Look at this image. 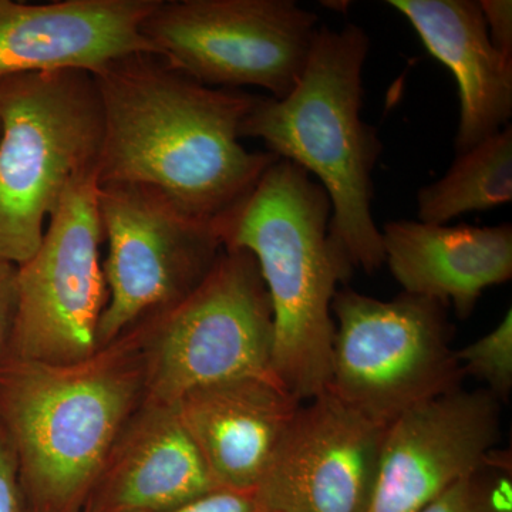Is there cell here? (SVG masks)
<instances>
[{"label": "cell", "instance_id": "obj_22", "mask_svg": "<svg viewBox=\"0 0 512 512\" xmlns=\"http://www.w3.org/2000/svg\"><path fill=\"white\" fill-rule=\"evenodd\" d=\"M16 313V265L0 261V370L8 362Z\"/></svg>", "mask_w": 512, "mask_h": 512}, {"label": "cell", "instance_id": "obj_20", "mask_svg": "<svg viewBox=\"0 0 512 512\" xmlns=\"http://www.w3.org/2000/svg\"><path fill=\"white\" fill-rule=\"evenodd\" d=\"M456 359L464 376L476 377L498 402H507L512 390L511 308L491 332L456 350Z\"/></svg>", "mask_w": 512, "mask_h": 512}, {"label": "cell", "instance_id": "obj_23", "mask_svg": "<svg viewBox=\"0 0 512 512\" xmlns=\"http://www.w3.org/2000/svg\"><path fill=\"white\" fill-rule=\"evenodd\" d=\"M488 35L495 49L512 59V2L511 0H481Z\"/></svg>", "mask_w": 512, "mask_h": 512}, {"label": "cell", "instance_id": "obj_17", "mask_svg": "<svg viewBox=\"0 0 512 512\" xmlns=\"http://www.w3.org/2000/svg\"><path fill=\"white\" fill-rule=\"evenodd\" d=\"M458 84L457 154L510 126L512 59L491 43L476 0H389Z\"/></svg>", "mask_w": 512, "mask_h": 512}, {"label": "cell", "instance_id": "obj_6", "mask_svg": "<svg viewBox=\"0 0 512 512\" xmlns=\"http://www.w3.org/2000/svg\"><path fill=\"white\" fill-rule=\"evenodd\" d=\"M332 316L326 390L373 423L387 427L463 384L440 303L404 292L380 301L343 288L333 298Z\"/></svg>", "mask_w": 512, "mask_h": 512}, {"label": "cell", "instance_id": "obj_9", "mask_svg": "<svg viewBox=\"0 0 512 512\" xmlns=\"http://www.w3.org/2000/svg\"><path fill=\"white\" fill-rule=\"evenodd\" d=\"M97 208L109 292L97 330L100 349L194 291L224 245L214 225L146 185L97 184Z\"/></svg>", "mask_w": 512, "mask_h": 512}, {"label": "cell", "instance_id": "obj_7", "mask_svg": "<svg viewBox=\"0 0 512 512\" xmlns=\"http://www.w3.org/2000/svg\"><path fill=\"white\" fill-rule=\"evenodd\" d=\"M141 322L146 332V399L175 404L207 384L275 377L271 301L258 264L245 249H222L194 291Z\"/></svg>", "mask_w": 512, "mask_h": 512}, {"label": "cell", "instance_id": "obj_10", "mask_svg": "<svg viewBox=\"0 0 512 512\" xmlns=\"http://www.w3.org/2000/svg\"><path fill=\"white\" fill-rule=\"evenodd\" d=\"M97 184L92 170L70 185L37 251L16 266L9 357L64 365L99 350L97 330L109 292L100 255Z\"/></svg>", "mask_w": 512, "mask_h": 512}, {"label": "cell", "instance_id": "obj_25", "mask_svg": "<svg viewBox=\"0 0 512 512\" xmlns=\"http://www.w3.org/2000/svg\"><path fill=\"white\" fill-rule=\"evenodd\" d=\"M25 512H28V511L25 510Z\"/></svg>", "mask_w": 512, "mask_h": 512}, {"label": "cell", "instance_id": "obj_12", "mask_svg": "<svg viewBox=\"0 0 512 512\" xmlns=\"http://www.w3.org/2000/svg\"><path fill=\"white\" fill-rule=\"evenodd\" d=\"M500 402L463 387L407 410L386 427L367 512H420L497 450Z\"/></svg>", "mask_w": 512, "mask_h": 512}, {"label": "cell", "instance_id": "obj_11", "mask_svg": "<svg viewBox=\"0 0 512 512\" xmlns=\"http://www.w3.org/2000/svg\"><path fill=\"white\" fill-rule=\"evenodd\" d=\"M384 433L325 390L296 410L252 493L268 512H367Z\"/></svg>", "mask_w": 512, "mask_h": 512}, {"label": "cell", "instance_id": "obj_21", "mask_svg": "<svg viewBox=\"0 0 512 512\" xmlns=\"http://www.w3.org/2000/svg\"><path fill=\"white\" fill-rule=\"evenodd\" d=\"M158 512H268L248 491L215 490L200 498Z\"/></svg>", "mask_w": 512, "mask_h": 512}, {"label": "cell", "instance_id": "obj_1", "mask_svg": "<svg viewBox=\"0 0 512 512\" xmlns=\"http://www.w3.org/2000/svg\"><path fill=\"white\" fill-rule=\"evenodd\" d=\"M93 77L103 110L99 184L154 188L218 231L279 160L242 146L255 94L205 86L154 55Z\"/></svg>", "mask_w": 512, "mask_h": 512}, {"label": "cell", "instance_id": "obj_14", "mask_svg": "<svg viewBox=\"0 0 512 512\" xmlns=\"http://www.w3.org/2000/svg\"><path fill=\"white\" fill-rule=\"evenodd\" d=\"M301 403L275 377L247 376L197 387L174 406L218 487L252 493Z\"/></svg>", "mask_w": 512, "mask_h": 512}, {"label": "cell", "instance_id": "obj_16", "mask_svg": "<svg viewBox=\"0 0 512 512\" xmlns=\"http://www.w3.org/2000/svg\"><path fill=\"white\" fill-rule=\"evenodd\" d=\"M384 264L404 293L453 306L466 319L490 286L512 278V225L497 227L389 221L382 229Z\"/></svg>", "mask_w": 512, "mask_h": 512}, {"label": "cell", "instance_id": "obj_13", "mask_svg": "<svg viewBox=\"0 0 512 512\" xmlns=\"http://www.w3.org/2000/svg\"><path fill=\"white\" fill-rule=\"evenodd\" d=\"M158 0H0V79L79 70L96 74L134 55L157 56L141 25Z\"/></svg>", "mask_w": 512, "mask_h": 512}, {"label": "cell", "instance_id": "obj_24", "mask_svg": "<svg viewBox=\"0 0 512 512\" xmlns=\"http://www.w3.org/2000/svg\"><path fill=\"white\" fill-rule=\"evenodd\" d=\"M0 512H25L18 468L2 434H0Z\"/></svg>", "mask_w": 512, "mask_h": 512}, {"label": "cell", "instance_id": "obj_4", "mask_svg": "<svg viewBox=\"0 0 512 512\" xmlns=\"http://www.w3.org/2000/svg\"><path fill=\"white\" fill-rule=\"evenodd\" d=\"M328 192L308 171L278 161L222 222V245L254 256L274 315L272 372L299 402L328 389L332 302L353 266L329 235Z\"/></svg>", "mask_w": 512, "mask_h": 512}, {"label": "cell", "instance_id": "obj_3", "mask_svg": "<svg viewBox=\"0 0 512 512\" xmlns=\"http://www.w3.org/2000/svg\"><path fill=\"white\" fill-rule=\"evenodd\" d=\"M365 30L320 26L301 79L285 99L256 97L241 138H258L268 153L299 165L328 192L329 235L353 269L373 274L384 264L382 232L372 215L373 171L383 144L362 117Z\"/></svg>", "mask_w": 512, "mask_h": 512}, {"label": "cell", "instance_id": "obj_15", "mask_svg": "<svg viewBox=\"0 0 512 512\" xmlns=\"http://www.w3.org/2000/svg\"><path fill=\"white\" fill-rule=\"evenodd\" d=\"M222 490L174 404L144 399L114 441L83 512H158Z\"/></svg>", "mask_w": 512, "mask_h": 512}, {"label": "cell", "instance_id": "obj_8", "mask_svg": "<svg viewBox=\"0 0 512 512\" xmlns=\"http://www.w3.org/2000/svg\"><path fill=\"white\" fill-rule=\"evenodd\" d=\"M319 18L293 0H158L141 33L168 66L205 86L285 99L308 64Z\"/></svg>", "mask_w": 512, "mask_h": 512}, {"label": "cell", "instance_id": "obj_2", "mask_svg": "<svg viewBox=\"0 0 512 512\" xmlns=\"http://www.w3.org/2000/svg\"><path fill=\"white\" fill-rule=\"evenodd\" d=\"M143 322L76 363L9 357L0 434L28 512H83L114 441L146 399Z\"/></svg>", "mask_w": 512, "mask_h": 512}, {"label": "cell", "instance_id": "obj_18", "mask_svg": "<svg viewBox=\"0 0 512 512\" xmlns=\"http://www.w3.org/2000/svg\"><path fill=\"white\" fill-rule=\"evenodd\" d=\"M512 200V128L457 154L446 174L417 192V221L447 225L461 215L485 212Z\"/></svg>", "mask_w": 512, "mask_h": 512}, {"label": "cell", "instance_id": "obj_5", "mask_svg": "<svg viewBox=\"0 0 512 512\" xmlns=\"http://www.w3.org/2000/svg\"><path fill=\"white\" fill-rule=\"evenodd\" d=\"M103 110L93 74L0 79V261L35 254L70 185L97 170Z\"/></svg>", "mask_w": 512, "mask_h": 512}, {"label": "cell", "instance_id": "obj_19", "mask_svg": "<svg viewBox=\"0 0 512 512\" xmlns=\"http://www.w3.org/2000/svg\"><path fill=\"white\" fill-rule=\"evenodd\" d=\"M420 512H512L511 453L495 450L480 470Z\"/></svg>", "mask_w": 512, "mask_h": 512}]
</instances>
